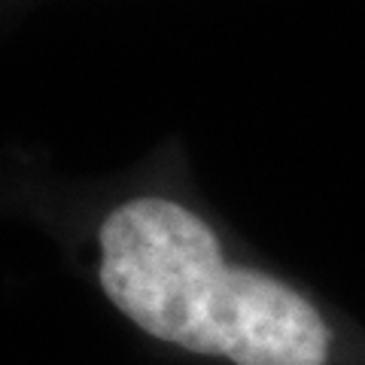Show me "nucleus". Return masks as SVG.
I'll return each mask as SVG.
<instances>
[{
    "label": "nucleus",
    "instance_id": "nucleus-1",
    "mask_svg": "<svg viewBox=\"0 0 365 365\" xmlns=\"http://www.w3.org/2000/svg\"><path fill=\"white\" fill-rule=\"evenodd\" d=\"M101 287L143 332L235 365H326L332 332L277 277L225 265L213 228L168 198H137L101 225Z\"/></svg>",
    "mask_w": 365,
    "mask_h": 365
}]
</instances>
